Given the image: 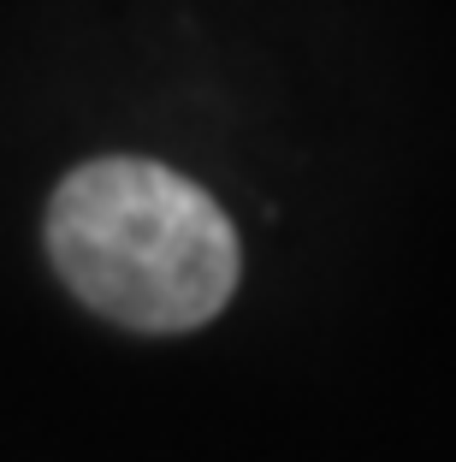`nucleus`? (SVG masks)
<instances>
[{
	"instance_id": "nucleus-1",
	"label": "nucleus",
	"mask_w": 456,
	"mask_h": 462,
	"mask_svg": "<svg viewBox=\"0 0 456 462\" xmlns=\"http://www.w3.org/2000/svg\"><path fill=\"white\" fill-rule=\"evenodd\" d=\"M54 273L131 332H190L237 285V231L201 184L154 161H89L48 202Z\"/></svg>"
}]
</instances>
